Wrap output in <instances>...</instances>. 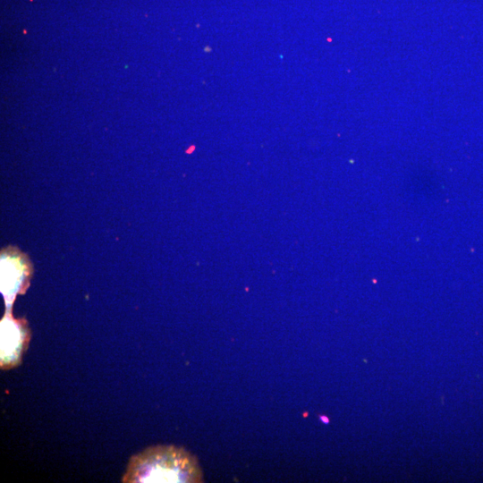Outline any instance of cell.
I'll use <instances>...</instances> for the list:
<instances>
[{"label":"cell","instance_id":"7a4b0ae2","mask_svg":"<svg viewBox=\"0 0 483 483\" xmlns=\"http://www.w3.org/2000/svg\"><path fill=\"white\" fill-rule=\"evenodd\" d=\"M26 319L14 318L6 309L0 322V368L8 370L18 367L30 341Z\"/></svg>","mask_w":483,"mask_h":483},{"label":"cell","instance_id":"3957f363","mask_svg":"<svg viewBox=\"0 0 483 483\" xmlns=\"http://www.w3.org/2000/svg\"><path fill=\"white\" fill-rule=\"evenodd\" d=\"M17 250H4L1 256V292L6 309H12L17 294H23L30 284V267Z\"/></svg>","mask_w":483,"mask_h":483},{"label":"cell","instance_id":"6da1fadb","mask_svg":"<svg viewBox=\"0 0 483 483\" xmlns=\"http://www.w3.org/2000/svg\"><path fill=\"white\" fill-rule=\"evenodd\" d=\"M123 483L203 482L197 458L173 445H151L132 455L122 477Z\"/></svg>","mask_w":483,"mask_h":483}]
</instances>
